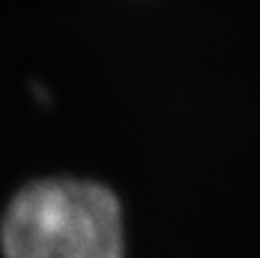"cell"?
Here are the masks:
<instances>
[{
    "instance_id": "6da1fadb",
    "label": "cell",
    "mask_w": 260,
    "mask_h": 258,
    "mask_svg": "<svg viewBox=\"0 0 260 258\" xmlns=\"http://www.w3.org/2000/svg\"><path fill=\"white\" fill-rule=\"evenodd\" d=\"M3 258H123L117 197L82 178L25 185L0 222Z\"/></svg>"
}]
</instances>
